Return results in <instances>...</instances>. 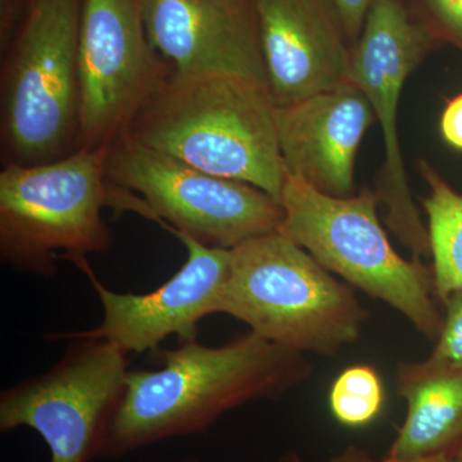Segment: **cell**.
<instances>
[{"label": "cell", "mask_w": 462, "mask_h": 462, "mask_svg": "<svg viewBox=\"0 0 462 462\" xmlns=\"http://www.w3.org/2000/svg\"><path fill=\"white\" fill-rule=\"evenodd\" d=\"M153 352L160 367L129 370L100 457L120 458L166 439L206 433L231 410L279 400L314 372L305 355L251 330L223 346L193 339Z\"/></svg>", "instance_id": "cell-1"}, {"label": "cell", "mask_w": 462, "mask_h": 462, "mask_svg": "<svg viewBox=\"0 0 462 462\" xmlns=\"http://www.w3.org/2000/svg\"><path fill=\"white\" fill-rule=\"evenodd\" d=\"M430 32L410 16L401 0H375L352 50V81L364 91L382 127L385 162L380 203L387 225L412 258L430 254V234L412 199L398 139V106L407 78L428 51Z\"/></svg>", "instance_id": "cell-10"}, {"label": "cell", "mask_w": 462, "mask_h": 462, "mask_svg": "<svg viewBox=\"0 0 462 462\" xmlns=\"http://www.w3.org/2000/svg\"><path fill=\"white\" fill-rule=\"evenodd\" d=\"M385 389L370 365L346 367L334 379L329 392L331 415L346 428H364L382 413Z\"/></svg>", "instance_id": "cell-17"}, {"label": "cell", "mask_w": 462, "mask_h": 462, "mask_svg": "<svg viewBox=\"0 0 462 462\" xmlns=\"http://www.w3.org/2000/svg\"><path fill=\"white\" fill-rule=\"evenodd\" d=\"M267 85L288 107L352 78V51L331 0H254Z\"/></svg>", "instance_id": "cell-13"}, {"label": "cell", "mask_w": 462, "mask_h": 462, "mask_svg": "<svg viewBox=\"0 0 462 462\" xmlns=\"http://www.w3.org/2000/svg\"><path fill=\"white\" fill-rule=\"evenodd\" d=\"M278 462H305V460L297 451H288L279 457Z\"/></svg>", "instance_id": "cell-23"}, {"label": "cell", "mask_w": 462, "mask_h": 462, "mask_svg": "<svg viewBox=\"0 0 462 462\" xmlns=\"http://www.w3.org/2000/svg\"><path fill=\"white\" fill-rule=\"evenodd\" d=\"M125 135L200 171L254 185L281 202L287 172L276 106L256 81L171 69Z\"/></svg>", "instance_id": "cell-2"}, {"label": "cell", "mask_w": 462, "mask_h": 462, "mask_svg": "<svg viewBox=\"0 0 462 462\" xmlns=\"http://www.w3.org/2000/svg\"><path fill=\"white\" fill-rule=\"evenodd\" d=\"M398 394L407 404L387 457L397 460L449 454L462 439V370L424 360L398 365Z\"/></svg>", "instance_id": "cell-15"}, {"label": "cell", "mask_w": 462, "mask_h": 462, "mask_svg": "<svg viewBox=\"0 0 462 462\" xmlns=\"http://www.w3.org/2000/svg\"><path fill=\"white\" fill-rule=\"evenodd\" d=\"M173 236L187 248V261L149 293H117L97 278L88 261L79 264L98 294L102 321L91 329L50 334L48 338L107 340L126 355L156 351L171 336L181 342L196 339L199 322L220 314L231 249L209 247L184 234Z\"/></svg>", "instance_id": "cell-11"}, {"label": "cell", "mask_w": 462, "mask_h": 462, "mask_svg": "<svg viewBox=\"0 0 462 462\" xmlns=\"http://www.w3.org/2000/svg\"><path fill=\"white\" fill-rule=\"evenodd\" d=\"M443 324L431 354L425 363L437 367L462 370V289L447 298Z\"/></svg>", "instance_id": "cell-18"}, {"label": "cell", "mask_w": 462, "mask_h": 462, "mask_svg": "<svg viewBox=\"0 0 462 462\" xmlns=\"http://www.w3.org/2000/svg\"><path fill=\"white\" fill-rule=\"evenodd\" d=\"M281 205L282 234L331 273L396 310L421 336L436 342L443 315L433 269L393 248L379 221L376 191L333 197L287 173Z\"/></svg>", "instance_id": "cell-5"}, {"label": "cell", "mask_w": 462, "mask_h": 462, "mask_svg": "<svg viewBox=\"0 0 462 462\" xmlns=\"http://www.w3.org/2000/svg\"><path fill=\"white\" fill-rule=\"evenodd\" d=\"M149 42L141 0H83L79 30V149L109 147L170 75Z\"/></svg>", "instance_id": "cell-9"}, {"label": "cell", "mask_w": 462, "mask_h": 462, "mask_svg": "<svg viewBox=\"0 0 462 462\" xmlns=\"http://www.w3.org/2000/svg\"><path fill=\"white\" fill-rule=\"evenodd\" d=\"M149 42L179 75L267 85L254 0H141Z\"/></svg>", "instance_id": "cell-12"}, {"label": "cell", "mask_w": 462, "mask_h": 462, "mask_svg": "<svg viewBox=\"0 0 462 462\" xmlns=\"http://www.w3.org/2000/svg\"><path fill=\"white\" fill-rule=\"evenodd\" d=\"M439 126L447 144L462 151V93L447 100Z\"/></svg>", "instance_id": "cell-20"}, {"label": "cell", "mask_w": 462, "mask_h": 462, "mask_svg": "<svg viewBox=\"0 0 462 462\" xmlns=\"http://www.w3.org/2000/svg\"><path fill=\"white\" fill-rule=\"evenodd\" d=\"M328 462H454L449 454L428 456V457L411 458V460H397L383 456L375 458L369 451L357 446H346L342 451L329 458Z\"/></svg>", "instance_id": "cell-21"}, {"label": "cell", "mask_w": 462, "mask_h": 462, "mask_svg": "<svg viewBox=\"0 0 462 462\" xmlns=\"http://www.w3.org/2000/svg\"><path fill=\"white\" fill-rule=\"evenodd\" d=\"M438 21L462 42V0H428Z\"/></svg>", "instance_id": "cell-22"}, {"label": "cell", "mask_w": 462, "mask_h": 462, "mask_svg": "<svg viewBox=\"0 0 462 462\" xmlns=\"http://www.w3.org/2000/svg\"><path fill=\"white\" fill-rule=\"evenodd\" d=\"M340 21L345 27L346 36L355 38L363 32L365 21L375 0H331Z\"/></svg>", "instance_id": "cell-19"}, {"label": "cell", "mask_w": 462, "mask_h": 462, "mask_svg": "<svg viewBox=\"0 0 462 462\" xmlns=\"http://www.w3.org/2000/svg\"><path fill=\"white\" fill-rule=\"evenodd\" d=\"M420 172L430 185V194L420 200L428 216L434 291L443 305L462 289V194L424 161Z\"/></svg>", "instance_id": "cell-16"}, {"label": "cell", "mask_w": 462, "mask_h": 462, "mask_svg": "<svg viewBox=\"0 0 462 462\" xmlns=\"http://www.w3.org/2000/svg\"><path fill=\"white\" fill-rule=\"evenodd\" d=\"M81 5L32 0L2 71L5 166L42 165L78 151Z\"/></svg>", "instance_id": "cell-6"}, {"label": "cell", "mask_w": 462, "mask_h": 462, "mask_svg": "<svg viewBox=\"0 0 462 462\" xmlns=\"http://www.w3.org/2000/svg\"><path fill=\"white\" fill-rule=\"evenodd\" d=\"M108 148L79 149L33 166L0 172V257L12 269L51 279L57 263L80 264L114 245L103 209L130 211L152 220L144 200L107 178Z\"/></svg>", "instance_id": "cell-3"}, {"label": "cell", "mask_w": 462, "mask_h": 462, "mask_svg": "<svg viewBox=\"0 0 462 462\" xmlns=\"http://www.w3.org/2000/svg\"><path fill=\"white\" fill-rule=\"evenodd\" d=\"M127 356L107 340L71 339L50 370L0 393V431L35 430L51 462L100 457L126 388Z\"/></svg>", "instance_id": "cell-8"}, {"label": "cell", "mask_w": 462, "mask_h": 462, "mask_svg": "<svg viewBox=\"0 0 462 462\" xmlns=\"http://www.w3.org/2000/svg\"><path fill=\"white\" fill-rule=\"evenodd\" d=\"M106 171L144 200L152 221L209 247H238L281 230L284 218L281 202L260 188L200 171L126 135L109 145Z\"/></svg>", "instance_id": "cell-7"}, {"label": "cell", "mask_w": 462, "mask_h": 462, "mask_svg": "<svg viewBox=\"0 0 462 462\" xmlns=\"http://www.w3.org/2000/svg\"><path fill=\"white\" fill-rule=\"evenodd\" d=\"M178 462H199V461H197L196 458L188 457V458H182V460L178 461Z\"/></svg>", "instance_id": "cell-25"}, {"label": "cell", "mask_w": 462, "mask_h": 462, "mask_svg": "<svg viewBox=\"0 0 462 462\" xmlns=\"http://www.w3.org/2000/svg\"><path fill=\"white\" fill-rule=\"evenodd\" d=\"M452 460L454 462H462V439L458 445L455 447L454 451L451 452Z\"/></svg>", "instance_id": "cell-24"}, {"label": "cell", "mask_w": 462, "mask_h": 462, "mask_svg": "<svg viewBox=\"0 0 462 462\" xmlns=\"http://www.w3.org/2000/svg\"><path fill=\"white\" fill-rule=\"evenodd\" d=\"M220 314L275 345L322 356L354 345L369 320L354 288L281 230L231 249Z\"/></svg>", "instance_id": "cell-4"}, {"label": "cell", "mask_w": 462, "mask_h": 462, "mask_svg": "<svg viewBox=\"0 0 462 462\" xmlns=\"http://www.w3.org/2000/svg\"><path fill=\"white\" fill-rule=\"evenodd\" d=\"M374 118L369 99L354 81L276 107L285 172L329 196H352L358 148Z\"/></svg>", "instance_id": "cell-14"}]
</instances>
